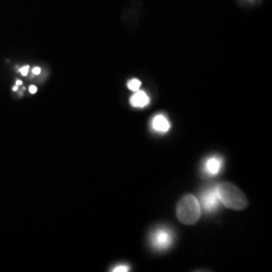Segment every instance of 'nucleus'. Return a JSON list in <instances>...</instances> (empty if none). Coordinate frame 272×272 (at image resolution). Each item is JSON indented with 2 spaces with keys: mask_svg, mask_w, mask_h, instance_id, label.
<instances>
[{
  "mask_svg": "<svg viewBox=\"0 0 272 272\" xmlns=\"http://www.w3.org/2000/svg\"><path fill=\"white\" fill-rule=\"evenodd\" d=\"M36 87L35 86H30V92L31 93V94H34V93H36Z\"/></svg>",
  "mask_w": 272,
  "mask_h": 272,
  "instance_id": "12",
  "label": "nucleus"
},
{
  "mask_svg": "<svg viewBox=\"0 0 272 272\" xmlns=\"http://www.w3.org/2000/svg\"><path fill=\"white\" fill-rule=\"evenodd\" d=\"M127 86H128L129 90L136 92V91L139 90V88L141 86V82L139 80H137V79H132V80H130L128 82V85Z\"/></svg>",
  "mask_w": 272,
  "mask_h": 272,
  "instance_id": "8",
  "label": "nucleus"
},
{
  "mask_svg": "<svg viewBox=\"0 0 272 272\" xmlns=\"http://www.w3.org/2000/svg\"><path fill=\"white\" fill-rule=\"evenodd\" d=\"M222 167V159L218 156L208 158L205 162V171L210 176H216L220 173Z\"/></svg>",
  "mask_w": 272,
  "mask_h": 272,
  "instance_id": "5",
  "label": "nucleus"
},
{
  "mask_svg": "<svg viewBox=\"0 0 272 272\" xmlns=\"http://www.w3.org/2000/svg\"><path fill=\"white\" fill-rule=\"evenodd\" d=\"M29 69H30V67H29V66H25L24 68H22V69L19 70V72L22 73V75H23V76H27V75H28V73H29Z\"/></svg>",
  "mask_w": 272,
  "mask_h": 272,
  "instance_id": "10",
  "label": "nucleus"
},
{
  "mask_svg": "<svg viewBox=\"0 0 272 272\" xmlns=\"http://www.w3.org/2000/svg\"><path fill=\"white\" fill-rule=\"evenodd\" d=\"M129 270V268L127 267V266H125V265H120V266H117V267H115L112 271H114V272H125V271H128Z\"/></svg>",
  "mask_w": 272,
  "mask_h": 272,
  "instance_id": "9",
  "label": "nucleus"
},
{
  "mask_svg": "<svg viewBox=\"0 0 272 272\" xmlns=\"http://www.w3.org/2000/svg\"><path fill=\"white\" fill-rule=\"evenodd\" d=\"M174 235L172 230L160 227L155 229L151 236V243L157 251H164L173 245Z\"/></svg>",
  "mask_w": 272,
  "mask_h": 272,
  "instance_id": "3",
  "label": "nucleus"
},
{
  "mask_svg": "<svg viewBox=\"0 0 272 272\" xmlns=\"http://www.w3.org/2000/svg\"><path fill=\"white\" fill-rule=\"evenodd\" d=\"M22 84H23V82L20 81V80H17V81H16V85H22Z\"/></svg>",
  "mask_w": 272,
  "mask_h": 272,
  "instance_id": "13",
  "label": "nucleus"
},
{
  "mask_svg": "<svg viewBox=\"0 0 272 272\" xmlns=\"http://www.w3.org/2000/svg\"><path fill=\"white\" fill-rule=\"evenodd\" d=\"M40 72H41V70H40V68H38V67H35V68L32 70V73H33L34 75H39Z\"/></svg>",
  "mask_w": 272,
  "mask_h": 272,
  "instance_id": "11",
  "label": "nucleus"
},
{
  "mask_svg": "<svg viewBox=\"0 0 272 272\" xmlns=\"http://www.w3.org/2000/svg\"><path fill=\"white\" fill-rule=\"evenodd\" d=\"M217 192L221 204L229 209L241 211L248 206V200L246 196L241 192L238 186L231 182L220 183L217 186Z\"/></svg>",
  "mask_w": 272,
  "mask_h": 272,
  "instance_id": "1",
  "label": "nucleus"
},
{
  "mask_svg": "<svg viewBox=\"0 0 272 272\" xmlns=\"http://www.w3.org/2000/svg\"><path fill=\"white\" fill-rule=\"evenodd\" d=\"M221 204L218 192H217V186L211 187V189H208L203 193L201 196V203L200 206L204 209L205 212L211 213L216 211Z\"/></svg>",
  "mask_w": 272,
  "mask_h": 272,
  "instance_id": "4",
  "label": "nucleus"
},
{
  "mask_svg": "<svg viewBox=\"0 0 272 272\" xmlns=\"http://www.w3.org/2000/svg\"><path fill=\"white\" fill-rule=\"evenodd\" d=\"M150 102V97L143 91H136V93L130 98V104L135 108H143L148 106Z\"/></svg>",
  "mask_w": 272,
  "mask_h": 272,
  "instance_id": "6",
  "label": "nucleus"
},
{
  "mask_svg": "<svg viewBox=\"0 0 272 272\" xmlns=\"http://www.w3.org/2000/svg\"><path fill=\"white\" fill-rule=\"evenodd\" d=\"M152 127L158 132H167L171 128V124L163 115H157L152 120Z\"/></svg>",
  "mask_w": 272,
  "mask_h": 272,
  "instance_id": "7",
  "label": "nucleus"
},
{
  "mask_svg": "<svg viewBox=\"0 0 272 272\" xmlns=\"http://www.w3.org/2000/svg\"><path fill=\"white\" fill-rule=\"evenodd\" d=\"M13 91H17V87H14V88H13Z\"/></svg>",
  "mask_w": 272,
  "mask_h": 272,
  "instance_id": "14",
  "label": "nucleus"
},
{
  "mask_svg": "<svg viewBox=\"0 0 272 272\" xmlns=\"http://www.w3.org/2000/svg\"><path fill=\"white\" fill-rule=\"evenodd\" d=\"M178 219L184 225H194L201 217V206L193 195H185L177 207Z\"/></svg>",
  "mask_w": 272,
  "mask_h": 272,
  "instance_id": "2",
  "label": "nucleus"
}]
</instances>
